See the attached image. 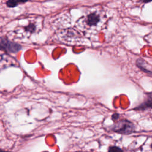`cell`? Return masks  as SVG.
I'll return each mask as SVG.
<instances>
[{"label": "cell", "instance_id": "1", "mask_svg": "<svg viewBox=\"0 0 152 152\" xmlns=\"http://www.w3.org/2000/svg\"><path fill=\"white\" fill-rule=\"evenodd\" d=\"M110 129L121 134L127 135L132 133L134 131V125L130 121L124 119L112 125L110 127Z\"/></svg>", "mask_w": 152, "mask_h": 152}, {"label": "cell", "instance_id": "2", "mask_svg": "<svg viewBox=\"0 0 152 152\" xmlns=\"http://www.w3.org/2000/svg\"><path fill=\"white\" fill-rule=\"evenodd\" d=\"M21 49V46L14 42L9 40L4 37H0V50L8 53H16Z\"/></svg>", "mask_w": 152, "mask_h": 152}, {"label": "cell", "instance_id": "3", "mask_svg": "<svg viewBox=\"0 0 152 152\" xmlns=\"http://www.w3.org/2000/svg\"><path fill=\"white\" fill-rule=\"evenodd\" d=\"M100 21V17L96 13H91L87 17L86 23L90 26H96Z\"/></svg>", "mask_w": 152, "mask_h": 152}, {"label": "cell", "instance_id": "4", "mask_svg": "<svg viewBox=\"0 0 152 152\" xmlns=\"http://www.w3.org/2000/svg\"><path fill=\"white\" fill-rule=\"evenodd\" d=\"M147 108H152V93H148L147 95V97L144 103L140 105L135 109H145Z\"/></svg>", "mask_w": 152, "mask_h": 152}, {"label": "cell", "instance_id": "5", "mask_svg": "<svg viewBox=\"0 0 152 152\" xmlns=\"http://www.w3.org/2000/svg\"><path fill=\"white\" fill-rule=\"evenodd\" d=\"M144 62L143 60L141 59H138L136 61V65L137 66L140 68L141 71H142L144 72L145 73H150V74H152V72L149 71L148 69H147L145 66H144Z\"/></svg>", "mask_w": 152, "mask_h": 152}, {"label": "cell", "instance_id": "6", "mask_svg": "<svg viewBox=\"0 0 152 152\" xmlns=\"http://www.w3.org/2000/svg\"><path fill=\"white\" fill-rule=\"evenodd\" d=\"M27 1L28 0H8L6 2V5L10 8H13L18 5L20 3H24Z\"/></svg>", "mask_w": 152, "mask_h": 152}, {"label": "cell", "instance_id": "7", "mask_svg": "<svg viewBox=\"0 0 152 152\" xmlns=\"http://www.w3.org/2000/svg\"><path fill=\"white\" fill-rule=\"evenodd\" d=\"M107 152H123V151L118 147L112 146L109 148Z\"/></svg>", "mask_w": 152, "mask_h": 152}, {"label": "cell", "instance_id": "8", "mask_svg": "<svg viewBox=\"0 0 152 152\" xmlns=\"http://www.w3.org/2000/svg\"><path fill=\"white\" fill-rule=\"evenodd\" d=\"M25 29L27 31L33 32L35 30L36 27H35V26L33 24H30L28 26H27L25 27Z\"/></svg>", "mask_w": 152, "mask_h": 152}, {"label": "cell", "instance_id": "9", "mask_svg": "<svg viewBox=\"0 0 152 152\" xmlns=\"http://www.w3.org/2000/svg\"><path fill=\"white\" fill-rule=\"evenodd\" d=\"M119 116V115L118 113H114V114H113L112 116V120L115 121V120H116V119H118Z\"/></svg>", "mask_w": 152, "mask_h": 152}, {"label": "cell", "instance_id": "10", "mask_svg": "<svg viewBox=\"0 0 152 152\" xmlns=\"http://www.w3.org/2000/svg\"><path fill=\"white\" fill-rule=\"evenodd\" d=\"M141 1L144 3H147V2H149L150 1H152V0H141Z\"/></svg>", "mask_w": 152, "mask_h": 152}, {"label": "cell", "instance_id": "11", "mask_svg": "<svg viewBox=\"0 0 152 152\" xmlns=\"http://www.w3.org/2000/svg\"><path fill=\"white\" fill-rule=\"evenodd\" d=\"M0 152H10V151H4L3 150H0Z\"/></svg>", "mask_w": 152, "mask_h": 152}]
</instances>
